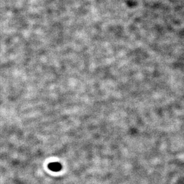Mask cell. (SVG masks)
<instances>
[{
    "instance_id": "obj_1",
    "label": "cell",
    "mask_w": 184,
    "mask_h": 184,
    "mask_svg": "<svg viewBox=\"0 0 184 184\" xmlns=\"http://www.w3.org/2000/svg\"><path fill=\"white\" fill-rule=\"evenodd\" d=\"M48 168L53 172H59L62 169V166L59 163H51L48 165Z\"/></svg>"
}]
</instances>
